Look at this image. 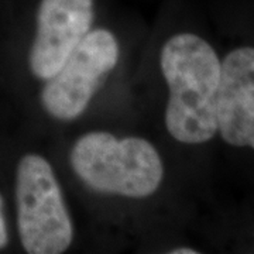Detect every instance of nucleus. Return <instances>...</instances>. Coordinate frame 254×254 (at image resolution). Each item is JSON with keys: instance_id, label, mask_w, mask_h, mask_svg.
<instances>
[{"instance_id": "nucleus-6", "label": "nucleus", "mask_w": 254, "mask_h": 254, "mask_svg": "<svg viewBox=\"0 0 254 254\" xmlns=\"http://www.w3.org/2000/svg\"><path fill=\"white\" fill-rule=\"evenodd\" d=\"M216 123L226 144L254 150V47H237L220 61Z\"/></svg>"}, {"instance_id": "nucleus-7", "label": "nucleus", "mask_w": 254, "mask_h": 254, "mask_svg": "<svg viewBox=\"0 0 254 254\" xmlns=\"http://www.w3.org/2000/svg\"><path fill=\"white\" fill-rule=\"evenodd\" d=\"M10 243V232L9 223L6 218V210H4V200L0 193V250H4Z\"/></svg>"}, {"instance_id": "nucleus-3", "label": "nucleus", "mask_w": 254, "mask_h": 254, "mask_svg": "<svg viewBox=\"0 0 254 254\" xmlns=\"http://www.w3.org/2000/svg\"><path fill=\"white\" fill-rule=\"evenodd\" d=\"M16 225L27 254H63L75 240V223L54 165L46 155L20 157L14 178Z\"/></svg>"}, {"instance_id": "nucleus-4", "label": "nucleus", "mask_w": 254, "mask_h": 254, "mask_svg": "<svg viewBox=\"0 0 254 254\" xmlns=\"http://www.w3.org/2000/svg\"><path fill=\"white\" fill-rule=\"evenodd\" d=\"M120 58L122 44L115 31L93 27L75 47L61 69L43 82L41 109L58 123L81 119L116 71Z\"/></svg>"}, {"instance_id": "nucleus-5", "label": "nucleus", "mask_w": 254, "mask_h": 254, "mask_svg": "<svg viewBox=\"0 0 254 254\" xmlns=\"http://www.w3.org/2000/svg\"><path fill=\"white\" fill-rule=\"evenodd\" d=\"M95 0H41L28 50V69L48 81L61 69L75 47L95 27Z\"/></svg>"}, {"instance_id": "nucleus-2", "label": "nucleus", "mask_w": 254, "mask_h": 254, "mask_svg": "<svg viewBox=\"0 0 254 254\" xmlns=\"http://www.w3.org/2000/svg\"><path fill=\"white\" fill-rule=\"evenodd\" d=\"M68 165L91 193L140 202L154 198L165 181V163L147 137L92 128L72 141Z\"/></svg>"}, {"instance_id": "nucleus-8", "label": "nucleus", "mask_w": 254, "mask_h": 254, "mask_svg": "<svg viewBox=\"0 0 254 254\" xmlns=\"http://www.w3.org/2000/svg\"><path fill=\"white\" fill-rule=\"evenodd\" d=\"M168 253L171 254H198L199 250L193 249V247H190V246H175V247H171L168 250Z\"/></svg>"}, {"instance_id": "nucleus-1", "label": "nucleus", "mask_w": 254, "mask_h": 254, "mask_svg": "<svg viewBox=\"0 0 254 254\" xmlns=\"http://www.w3.org/2000/svg\"><path fill=\"white\" fill-rule=\"evenodd\" d=\"M167 99L165 131L175 143L200 145L218 134L220 58L215 48L190 31L170 36L158 53Z\"/></svg>"}]
</instances>
